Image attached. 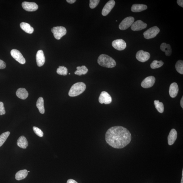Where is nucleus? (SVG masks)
<instances>
[{"label":"nucleus","instance_id":"obj_1","mask_svg":"<svg viewBox=\"0 0 183 183\" xmlns=\"http://www.w3.org/2000/svg\"><path fill=\"white\" fill-rule=\"evenodd\" d=\"M105 139L108 144L114 148L122 149L130 143L132 136L127 129L117 126L112 127L107 130Z\"/></svg>","mask_w":183,"mask_h":183},{"label":"nucleus","instance_id":"obj_2","mask_svg":"<svg viewBox=\"0 0 183 183\" xmlns=\"http://www.w3.org/2000/svg\"><path fill=\"white\" fill-rule=\"evenodd\" d=\"M98 64L107 68H113L116 66V62L113 58L107 55L102 54L98 58Z\"/></svg>","mask_w":183,"mask_h":183},{"label":"nucleus","instance_id":"obj_3","mask_svg":"<svg viewBox=\"0 0 183 183\" xmlns=\"http://www.w3.org/2000/svg\"><path fill=\"white\" fill-rule=\"evenodd\" d=\"M86 86L83 82H78L72 86L69 92L70 97H75L82 94L85 91Z\"/></svg>","mask_w":183,"mask_h":183},{"label":"nucleus","instance_id":"obj_4","mask_svg":"<svg viewBox=\"0 0 183 183\" xmlns=\"http://www.w3.org/2000/svg\"><path fill=\"white\" fill-rule=\"evenodd\" d=\"M51 31L55 38L57 40H60L67 33L66 28L62 26L54 27L52 29Z\"/></svg>","mask_w":183,"mask_h":183},{"label":"nucleus","instance_id":"obj_5","mask_svg":"<svg viewBox=\"0 0 183 183\" xmlns=\"http://www.w3.org/2000/svg\"><path fill=\"white\" fill-rule=\"evenodd\" d=\"M159 29L157 26H154L145 31L143 34L145 39L149 40L154 38L159 33Z\"/></svg>","mask_w":183,"mask_h":183},{"label":"nucleus","instance_id":"obj_6","mask_svg":"<svg viewBox=\"0 0 183 183\" xmlns=\"http://www.w3.org/2000/svg\"><path fill=\"white\" fill-rule=\"evenodd\" d=\"M134 21V18L133 17H128L124 18L119 25V29L124 30L128 29L130 26H131Z\"/></svg>","mask_w":183,"mask_h":183},{"label":"nucleus","instance_id":"obj_7","mask_svg":"<svg viewBox=\"0 0 183 183\" xmlns=\"http://www.w3.org/2000/svg\"><path fill=\"white\" fill-rule=\"evenodd\" d=\"M99 102L101 104H106L111 103L112 98L110 95L106 91H102L99 98Z\"/></svg>","mask_w":183,"mask_h":183},{"label":"nucleus","instance_id":"obj_8","mask_svg":"<svg viewBox=\"0 0 183 183\" xmlns=\"http://www.w3.org/2000/svg\"><path fill=\"white\" fill-rule=\"evenodd\" d=\"M136 57L138 61L143 63L146 62L150 59V54L148 52L141 50L137 52L136 54Z\"/></svg>","mask_w":183,"mask_h":183},{"label":"nucleus","instance_id":"obj_9","mask_svg":"<svg viewBox=\"0 0 183 183\" xmlns=\"http://www.w3.org/2000/svg\"><path fill=\"white\" fill-rule=\"evenodd\" d=\"M12 57L20 64H24L26 63V60L20 51L16 49H13L11 51Z\"/></svg>","mask_w":183,"mask_h":183},{"label":"nucleus","instance_id":"obj_10","mask_svg":"<svg viewBox=\"0 0 183 183\" xmlns=\"http://www.w3.org/2000/svg\"><path fill=\"white\" fill-rule=\"evenodd\" d=\"M155 82L154 76H150L145 78L141 83V87L144 88H149L152 87Z\"/></svg>","mask_w":183,"mask_h":183},{"label":"nucleus","instance_id":"obj_11","mask_svg":"<svg viewBox=\"0 0 183 183\" xmlns=\"http://www.w3.org/2000/svg\"><path fill=\"white\" fill-rule=\"evenodd\" d=\"M112 45L115 49L118 51L124 50L126 46V44L125 41L122 39H118L113 41Z\"/></svg>","mask_w":183,"mask_h":183},{"label":"nucleus","instance_id":"obj_12","mask_svg":"<svg viewBox=\"0 0 183 183\" xmlns=\"http://www.w3.org/2000/svg\"><path fill=\"white\" fill-rule=\"evenodd\" d=\"M22 6L24 10L29 12L36 11L38 9V5L34 2L25 1L22 3Z\"/></svg>","mask_w":183,"mask_h":183},{"label":"nucleus","instance_id":"obj_13","mask_svg":"<svg viewBox=\"0 0 183 183\" xmlns=\"http://www.w3.org/2000/svg\"><path fill=\"white\" fill-rule=\"evenodd\" d=\"M115 2L114 0H110L106 4L102 9V14L103 16H106L109 14L115 6Z\"/></svg>","mask_w":183,"mask_h":183},{"label":"nucleus","instance_id":"obj_14","mask_svg":"<svg viewBox=\"0 0 183 183\" xmlns=\"http://www.w3.org/2000/svg\"><path fill=\"white\" fill-rule=\"evenodd\" d=\"M147 24L141 20H138L134 22L131 26V29L133 31H139L145 29Z\"/></svg>","mask_w":183,"mask_h":183},{"label":"nucleus","instance_id":"obj_15","mask_svg":"<svg viewBox=\"0 0 183 183\" xmlns=\"http://www.w3.org/2000/svg\"><path fill=\"white\" fill-rule=\"evenodd\" d=\"M36 60L37 66L39 67L44 65L45 62V57L43 51L42 50L37 51L36 55Z\"/></svg>","mask_w":183,"mask_h":183},{"label":"nucleus","instance_id":"obj_16","mask_svg":"<svg viewBox=\"0 0 183 183\" xmlns=\"http://www.w3.org/2000/svg\"><path fill=\"white\" fill-rule=\"evenodd\" d=\"M177 133L175 129H172L170 132L168 136V143L170 145H172L174 143L177 139Z\"/></svg>","mask_w":183,"mask_h":183},{"label":"nucleus","instance_id":"obj_17","mask_svg":"<svg viewBox=\"0 0 183 183\" xmlns=\"http://www.w3.org/2000/svg\"><path fill=\"white\" fill-rule=\"evenodd\" d=\"M179 88L178 85L176 83H173L170 86L169 93L172 98H175L178 94Z\"/></svg>","mask_w":183,"mask_h":183},{"label":"nucleus","instance_id":"obj_18","mask_svg":"<svg viewBox=\"0 0 183 183\" xmlns=\"http://www.w3.org/2000/svg\"><path fill=\"white\" fill-rule=\"evenodd\" d=\"M16 95L19 98L24 100L28 98L29 94L25 89L20 88L17 91Z\"/></svg>","mask_w":183,"mask_h":183},{"label":"nucleus","instance_id":"obj_19","mask_svg":"<svg viewBox=\"0 0 183 183\" xmlns=\"http://www.w3.org/2000/svg\"><path fill=\"white\" fill-rule=\"evenodd\" d=\"M17 145L22 149H26L28 145V143L26 138L24 136H20L17 141Z\"/></svg>","mask_w":183,"mask_h":183},{"label":"nucleus","instance_id":"obj_20","mask_svg":"<svg viewBox=\"0 0 183 183\" xmlns=\"http://www.w3.org/2000/svg\"><path fill=\"white\" fill-rule=\"evenodd\" d=\"M160 48L162 51L165 52L166 56H170L171 55L172 50L169 44L165 42L162 43L160 46Z\"/></svg>","mask_w":183,"mask_h":183},{"label":"nucleus","instance_id":"obj_21","mask_svg":"<svg viewBox=\"0 0 183 183\" xmlns=\"http://www.w3.org/2000/svg\"><path fill=\"white\" fill-rule=\"evenodd\" d=\"M147 9L146 5L143 4H134L132 5L131 10L133 12H139L144 11Z\"/></svg>","mask_w":183,"mask_h":183},{"label":"nucleus","instance_id":"obj_22","mask_svg":"<svg viewBox=\"0 0 183 183\" xmlns=\"http://www.w3.org/2000/svg\"><path fill=\"white\" fill-rule=\"evenodd\" d=\"M20 27L26 32L30 34H32L34 32V29L29 24L26 22H22L20 24Z\"/></svg>","mask_w":183,"mask_h":183},{"label":"nucleus","instance_id":"obj_23","mask_svg":"<svg viewBox=\"0 0 183 183\" xmlns=\"http://www.w3.org/2000/svg\"><path fill=\"white\" fill-rule=\"evenodd\" d=\"M28 174L27 170H24L18 172L15 175V178L17 180H20L25 179Z\"/></svg>","mask_w":183,"mask_h":183},{"label":"nucleus","instance_id":"obj_24","mask_svg":"<svg viewBox=\"0 0 183 183\" xmlns=\"http://www.w3.org/2000/svg\"><path fill=\"white\" fill-rule=\"evenodd\" d=\"M36 106L40 113L44 114V100L42 97H40L37 100L36 102Z\"/></svg>","mask_w":183,"mask_h":183},{"label":"nucleus","instance_id":"obj_25","mask_svg":"<svg viewBox=\"0 0 183 183\" xmlns=\"http://www.w3.org/2000/svg\"><path fill=\"white\" fill-rule=\"evenodd\" d=\"M76 69H77V70L74 73L79 76H81L82 75L86 74L88 71V69L85 66L77 67Z\"/></svg>","mask_w":183,"mask_h":183},{"label":"nucleus","instance_id":"obj_26","mask_svg":"<svg viewBox=\"0 0 183 183\" xmlns=\"http://www.w3.org/2000/svg\"><path fill=\"white\" fill-rule=\"evenodd\" d=\"M154 104L155 107L158 112L161 113L163 112L164 108L163 103L160 102L158 100H155Z\"/></svg>","mask_w":183,"mask_h":183},{"label":"nucleus","instance_id":"obj_27","mask_svg":"<svg viewBox=\"0 0 183 183\" xmlns=\"http://www.w3.org/2000/svg\"><path fill=\"white\" fill-rule=\"evenodd\" d=\"M175 68L177 72L181 74H183V61L179 60L177 61L175 65Z\"/></svg>","mask_w":183,"mask_h":183},{"label":"nucleus","instance_id":"obj_28","mask_svg":"<svg viewBox=\"0 0 183 183\" xmlns=\"http://www.w3.org/2000/svg\"><path fill=\"white\" fill-rule=\"evenodd\" d=\"M164 63L161 61L154 60L151 63V68L152 69H156L160 68L163 65Z\"/></svg>","mask_w":183,"mask_h":183},{"label":"nucleus","instance_id":"obj_29","mask_svg":"<svg viewBox=\"0 0 183 183\" xmlns=\"http://www.w3.org/2000/svg\"><path fill=\"white\" fill-rule=\"evenodd\" d=\"M10 134V132H7L4 133L0 135V147H1L4 143Z\"/></svg>","mask_w":183,"mask_h":183},{"label":"nucleus","instance_id":"obj_30","mask_svg":"<svg viewBox=\"0 0 183 183\" xmlns=\"http://www.w3.org/2000/svg\"><path fill=\"white\" fill-rule=\"evenodd\" d=\"M57 72L60 75L66 76L68 73V69L64 66H59Z\"/></svg>","mask_w":183,"mask_h":183},{"label":"nucleus","instance_id":"obj_31","mask_svg":"<svg viewBox=\"0 0 183 183\" xmlns=\"http://www.w3.org/2000/svg\"><path fill=\"white\" fill-rule=\"evenodd\" d=\"M99 0H90L89 1V7L91 9H94L100 3Z\"/></svg>","mask_w":183,"mask_h":183},{"label":"nucleus","instance_id":"obj_32","mask_svg":"<svg viewBox=\"0 0 183 183\" xmlns=\"http://www.w3.org/2000/svg\"><path fill=\"white\" fill-rule=\"evenodd\" d=\"M33 130L35 133L40 137H42L44 135L43 132L40 129L34 126Z\"/></svg>","mask_w":183,"mask_h":183},{"label":"nucleus","instance_id":"obj_33","mask_svg":"<svg viewBox=\"0 0 183 183\" xmlns=\"http://www.w3.org/2000/svg\"><path fill=\"white\" fill-rule=\"evenodd\" d=\"M5 113V111L3 103V102H0V115H4Z\"/></svg>","mask_w":183,"mask_h":183},{"label":"nucleus","instance_id":"obj_34","mask_svg":"<svg viewBox=\"0 0 183 183\" xmlns=\"http://www.w3.org/2000/svg\"><path fill=\"white\" fill-rule=\"evenodd\" d=\"M6 67V63L1 60L0 59V69H3Z\"/></svg>","mask_w":183,"mask_h":183},{"label":"nucleus","instance_id":"obj_35","mask_svg":"<svg viewBox=\"0 0 183 183\" xmlns=\"http://www.w3.org/2000/svg\"><path fill=\"white\" fill-rule=\"evenodd\" d=\"M177 3L180 6L183 7V1L182 0H177Z\"/></svg>","mask_w":183,"mask_h":183},{"label":"nucleus","instance_id":"obj_36","mask_svg":"<svg viewBox=\"0 0 183 183\" xmlns=\"http://www.w3.org/2000/svg\"><path fill=\"white\" fill-rule=\"evenodd\" d=\"M67 183H78L76 181L72 180V179H69L67 181Z\"/></svg>","mask_w":183,"mask_h":183},{"label":"nucleus","instance_id":"obj_37","mask_svg":"<svg viewBox=\"0 0 183 183\" xmlns=\"http://www.w3.org/2000/svg\"><path fill=\"white\" fill-rule=\"evenodd\" d=\"M67 1L69 3L73 4L75 3L76 1V0H67Z\"/></svg>","mask_w":183,"mask_h":183},{"label":"nucleus","instance_id":"obj_38","mask_svg":"<svg viewBox=\"0 0 183 183\" xmlns=\"http://www.w3.org/2000/svg\"><path fill=\"white\" fill-rule=\"evenodd\" d=\"M180 104V105H181V107H182V109H183V96L182 99H181Z\"/></svg>","mask_w":183,"mask_h":183},{"label":"nucleus","instance_id":"obj_39","mask_svg":"<svg viewBox=\"0 0 183 183\" xmlns=\"http://www.w3.org/2000/svg\"><path fill=\"white\" fill-rule=\"evenodd\" d=\"M181 183H183V169L182 171V177L181 181Z\"/></svg>","mask_w":183,"mask_h":183}]
</instances>
